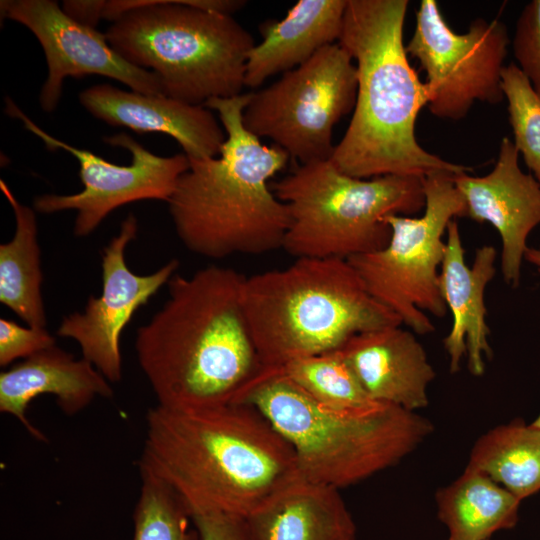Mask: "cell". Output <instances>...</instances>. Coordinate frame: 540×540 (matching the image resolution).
<instances>
[{
	"mask_svg": "<svg viewBox=\"0 0 540 540\" xmlns=\"http://www.w3.org/2000/svg\"><path fill=\"white\" fill-rule=\"evenodd\" d=\"M422 182L423 214L386 216L391 229L388 244L347 260L372 297L412 332L426 335L435 330L426 313L443 318L447 312L439 289L446 249L443 236L450 221L465 217L466 204L455 186L454 174L437 172Z\"/></svg>",
	"mask_w": 540,
	"mask_h": 540,
	"instance_id": "cell-9",
	"label": "cell"
},
{
	"mask_svg": "<svg viewBox=\"0 0 540 540\" xmlns=\"http://www.w3.org/2000/svg\"><path fill=\"white\" fill-rule=\"evenodd\" d=\"M139 469L164 481L191 516L247 518L303 479L288 442L245 403L151 408Z\"/></svg>",
	"mask_w": 540,
	"mask_h": 540,
	"instance_id": "cell-1",
	"label": "cell"
},
{
	"mask_svg": "<svg viewBox=\"0 0 540 540\" xmlns=\"http://www.w3.org/2000/svg\"><path fill=\"white\" fill-rule=\"evenodd\" d=\"M241 299L262 368L334 351L400 318L366 289L348 260L297 258L245 277Z\"/></svg>",
	"mask_w": 540,
	"mask_h": 540,
	"instance_id": "cell-6",
	"label": "cell"
},
{
	"mask_svg": "<svg viewBox=\"0 0 540 540\" xmlns=\"http://www.w3.org/2000/svg\"><path fill=\"white\" fill-rule=\"evenodd\" d=\"M347 0H299L279 21L262 26L263 40L248 55L245 86L256 88L338 43Z\"/></svg>",
	"mask_w": 540,
	"mask_h": 540,
	"instance_id": "cell-20",
	"label": "cell"
},
{
	"mask_svg": "<svg viewBox=\"0 0 540 540\" xmlns=\"http://www.w3.org/2000/svg\"><path fill=\"white\" fill-rule=\"evenodd\" d=\"M200 540H254L243 517L224 513L193 515Z\"/></svg>",
	"mask_w": 540,
	"mask_h": 540,
	"instance_id": "cell-30",
	"label": "cell"
},
{
	"mask_svg": "<svg viewBox=\"0 0 540 540\" xmlns=\"http://www.w3.org/2000/svg\"><path fill=\"white\" fill-rule=\"evenodd\" d=\"M465 204V217L490 223L501 238V271L505 282L516 287L528 248L527 238L540 224V183L519 166L512 140H501L497 161L485 176L468 172L454 175Z\"/></svg>",
	"mask_w": 540,
	"mask_h": 540,
	"instance_id": "cell-15",
	"label": "cell"
},
{
	"mask_svg": "<svg viewBox=\"0 0 540 540\" xmlns=\"http://www.w3.org/2000/svg\"><path fill=\"white\" fill-rule=\"evenodd\" d=\"M268 369L278 370L317 403L333 410L359 412L382 404L368 395L338 349Z\"/></svg>",
	"mask_w": 540,
	"mask_h": 540,
	"instance_id": "cell-25",
	"label": "cell"
},
{
	"mask_svg": "<svg viewBox=\"0 0 540 540\" xmlns=\"http://www.w3.org/2000/svg\"><path fill=\"white\" fill-rule=\"evenodd\" d=\"M0 189L13 209L14 237L0 245V302L30 327H46L43 274L35 210L20 203L3 179Z\"/></svg>",
	"mask_w": 540,
	"mask_h": 540,
	"instance_id": "cell-23",
	"label": "cell"
},
{
	"mask_svg": "<svg viewBox=\"0 0 540 540\" xmlns=\"http://www.w3.org/2000/svg\"><path fill=\"white\" fill-rule=\"evenodd\" d=\"M5 113L21 120L50 150L71 153L79 162L83 189L71 195L44 194L34 198L33 209L41 214L76 210L74 235L86 237L116 208L128 203L155 199L168 201L178 178L189 168L185 154L162 157L153 154L126 133L105 138L112 146L127 149L132 156L127 166L106 161L94 153L76 148L43 131L9 98Z\"/></svg>",
	"mask_w": 540,
	"mask_h": 540,
	"instance_id": "cell-12",
	"label": "cell"
},
{
	"mask_svg": "<svg viewBox=\"0 0 540 540\" xmlns=\"http://www.w3.org/2000/svg\"><path fill=\"white\" fill-rule=\"evenodd\" d=\"M338 350L373 400L412 412L428 405L436 373L414 332L386 326L356 334Z\"/></svg>",
	"mask_w": 540,
	"mask_h": 540,
	"instance_id": "cell-18",
	"label": "cell"
},
{
	"mask_svg": "<svg viewBox=\"0 0 540 540\" xmlns=\"http://www.w3.org/2000/svg\"><path fill=\"white\" fill-rule=\"evenodd\" d=\"M357 95L353 59L330 44L273 84L251 92L243 109L246 130L269 138L300 165L331 159L335 125L351 111Z\"/></svg>",
	"mask_w": 540,
	"mask_h": 540,
	"instance_id": "cell-10",
	"label": "cell"
},
{
	"mask_svg": "<svg viewBox=\"0 0 540 540\" xmlns=\"http://www.w3.org/2000/svg\"><path fill=\"white\" fill-rule=\"evenodd\" d=\"M1 18L28 28L43 48L48 75L40 91L41 108L56 109L64 79L100 75L127 85L131 91L164 95L157 76L126 61L106 35L71 18L56 1L2 0Z\"/></svg>",
	"mask_w": 540,
	"mask_h": 540,
	"instance_id": "cell-13",
	"label": "cell"
},
{
	"mask_svg": "<svg viewBox=\"0 0 540 540\" xmlns=\"http://www.w3.org/2000/svg\"><path fill=\"white\" fill-rule=\"evenodd\" d=\"M524 258L535 265L540 273V248H527Z\"/></svg>",
	"mask_w": 540,
	"mask_h": 540,
	"instance_id": "cell-31",
	"label": "cell"
},
{
	"mask_svg": "<svg viewBox=\"0 0 540 540\" xmlns=\"http://www.w3.org/2000/svg\"><path fill=\"white\" fill-rule=\"evenodd\" d=\"M512 48L516 65L540 95V0H532L521 11Z\"/></svg>",
	"mask_w": 540,
	"mask_h": 540,
	"instance_id": "cell-28",
	"label": "cell"
},
{
	"mask_svg": "<svg viewBox=\"0 0 540 540\" xmlns=\"http://www.w3.org/2000/svg\"><path fill=\"white\" fill-rule=\"evenodd\" d=\"M533 425L540 428V414L539 416L532 422Z\"/></svg>",
	"mask_w": 540,
	"mask_h": 540,
	"instance_id": "cell-32",
	"label": "cell"
},
{
	"mask_svg": "<svg viewBox=\"0 0 540 540\" xmlns=\"http://www.w3.org/2000/svg\"><path fill=\"white\" fill-rule=\"evenodd\" d=\"M51 394L67 416L88 407L98 397L111 398L110 382L86 359H76L56 345L0 373V411L15 417L35 439L45 435L28 419L35 398Z\"/></svg>",
	"mask_w": 540,
	"mask_h": 540,
	"instance_id": "cell-19",
	"label": "cell"
},
{
	"mask_svg": "<svg viewBox=\"0 0 540 540\" xmlns=\"http://www.w3.org/2000/svg\"><path fill=\"white\" fill-rule=\"evenodd\" d=\"M444 258L439 273V289L452 314V326L443 343L449 356L450 372L456 373L467 353L470 373H484V357L492 355L490 330L486 322L484 292L496 273L497 252L491 245L476 250L471 267L466 264L465 250L456 219L447 227Z\"/></svg>",
	"mask_w": 540,
	"mask_h": 540,
	"instance_id": "cell-17",
	"label": "cell"
},
{
	"mask_svg": "<svg viewBox=\"0 0 540 540\" xmlns=\"http://www.w3.org/2000/svg\"><path fill=\"white\" fill-rule=\"evenodd\" d=\"M408 5L407 0H347L338 43L355 60L357 95L330 161L351 177L423 179L472 170L428 152L417 141L416 120L429 98L403 42Z\"/></svg>",
	"mask_w": 540,
	"mask_h": 540,
	"instance_id": "cell-3",
	"label": "cell"
},
{
	"mask_svg": "<svg viewBox=\"0 0 540 540\" xmlns=\"http://www.w3.org/2000/svg\"><path fill=\"white\" fill-rule=\"evenodd\" d=\"M234 403L253 406L273 425L304 480L338 490L399 463L433 432L427 418L390 404L324 407L276 369H261Z\"/></svg>",
	"mask_w": 540,
	"mask_h": 540,
	"instance_id": "cell-5",
	"label": "cell"
},
{
	"mask_svg": "<svg viewBox=\"0 0 540 540\" xmlns=\"http://www.w3.org/2000/svg\"><path fill=\"white\" fill-rule=\"evenodd\" d=\"M100 18L112 21L110 46L129 63L153 72L163 94L192 105L233 98L245 86L252 35L232 16L192 0H109Z\"/></svg>",
	"mask_w": 540,
	"mask_h": 540,
	"instance_id": "cell-7",
	"label": "cell"
},
{
	"mask_svg": "<svg viewBox=\"0 0 540 540\" xmlns=\"http://www.w3.org/2000/svg\"><path fill=\"white\" fill-rule=\"evenodd\" d=\"M79 101L94 117L137 133L173 137L189 160L216 157L226 132L210 109L165 95H147L100 84L83 90Z\"/></svg>",
	"mask_w": 540,
	"mask_h": 540,
	"instance_id": "cell-16",
	"label": "cell"
},
{
	"mask_svg": "<svg viewBox=\"0 0 540 540\" xmlns=\"http://www.w3.org/2000/svg\"><path fill=\"white\" fill-rule=\"evenodd\" d=\"M501 87L508 103L514 146L540 183V95L515 62L504 67Z\"/></svg>",
	"mask_w": 540,
	"mask_h": 540,
	"instance_id": "cell-27",
	"label": "cell"
},
{
	"mask_svg": "<svg viewBox=\"0 0 540 540\" xmlns=\"http://www.w3.org/2000/svg\"><path fill=\"white\" fill-rule=\"evenodd\" d=\"M56 345L55 337L46 327H23L13 320L0 319V366L16 359H26Z\"/></svg>",
	"mask_w": 540,
	"mask_h": 540,
	"instance_id": "cell-29",
	"label": "cell"
},
{
	"mask_svg": "<svg viewBox=\"0 0 540 540\" xmlns=\"http://www.w3.org/2000/svg\"><path fill=\"white\" fill-rule=\"evenodd\" d=\"M137 218L129 214L118 235L102 251V293L90 296L83 312L63 317L57 335L73 339L89 361L110 383L122 378L120 336L134 313L168 283L179 267L172 259L148 275L133 273L126 264L125 250L135 239Z\"/></svg>",
	"mask_w": 540,
	"mask_h": 540,
	"instance_id": "cell-14",
	"label": "cell"
},
{
	"mask_svg": "<svg viewBox=\"0 0 540 540\" xmlns=\"http://www.w3.org/2000/svg\"><path fill=\"white\" fill-rule=\"evenodd\" d=\"M468 468L489 476L520 501L540 491V428L515 419L475 442Z\"/></svg>",
	"mask_w": 540,
	"mask_h": 540,
	"instance_id": "cell-24",
	"label": "cell"
},
{
	"mask_svg": "<svg viewBox=\"0 0 540 540\" xmlns=\"http://www.w3.org/2000/svg\"><path fill=\"white\" fill-rule=\"evenodd\" d=\"M140 494L133 512V540H200L177 494L151 472L139 469Z\"/></svg>",
	"mask_w": 540,
	"mask_h": 540,
	"instance_id": "cell-26",
	"label": "cell"
},
{
	"mask_svg": "<svg viewBox=\"0 0 540 540\" xmlns=\"http://www.w3.org/2000/svg\"><path fill=\"white\" fill-rule=\"evenodd\" d=\"M244 279L233 268L211 265L168 281V299L135 340L157 405L231 404L261 371L242 305Z\"/></svg>",
	"mask_w": 540,
	"mask_h": 540,
	"instance_id": "cell-2",
	"label": "cell"
},
{
	"mask_svg": "<svg viewBox=\"0 0 540 540\" xmlns=\"http://www.w3.org/2000/svg\"><path fill=\"white\" fill-rule=\"evenodd\" d=\"M508 45L507 27L499 19L477 18L467 32L456 33L435 0H422L405 49L426 72L430 113L457 121L477 101L500 103Z\"/></svg>",
	"mask_w": 540,
	"mask_h": 540,
	"instance_id": "cell-11",
	"label": "cell"
},
{
	"mask_svg": "<svg viewBox=\"0 0 540 540\" xmlns=\"http://www.w3.org/2000/svg\"><path fill=\"white\" fill-rule=\"evenodd\" d=\"M250 93L215 98L204 106L218 113L226 132L219 157L189 160L167 201L176 233L194 254L220 259L282 248L290 225L285 203L269 182L288 154L261 143L243 125Z\"/></svg>",
	"mask_w": 540,
	"mask_h": 540,
	"instance_id": "cell-4",
	"label": "cell"
},
{
	"mask_svg": "<svg viewBox=\"0 0 540 540\" xmlns=\"http://www.w3.org/2000/svg\"><path fill=\"white\" fill-rule=\"evenodd\" d=\"M254 540H355L339 490L304 479L245 518Z\"/></svg>",
	"mask_w": 540,
	"mask_h": 540,
	"instance_id": "cell-21",
	"label": "cell"
},
{
	"mask_svg": "<svg viewBox=\"0 0 540 540\" xmlns=\"http://www.w3.org/2000/svg\"><path fill=\"white\" fill-rule=\"evenodd\" d=\"M437 514L447 527V540H490L519 520L521 501L482 472L466 467L436 493Z\"/></svg>",
	"mask_w": 540,
	"mask_h": 540,
	"instance_id": "cell-22",
	"label": "cell"
},
{
	"mask_svg": "<svg viewBox=\"0 0 540 540\" xmlns=\"http://www.w3.org/2000/svg\"><path fill=\"white\" fill-rule=\"evenodd\" d=\"M272 190L290 214L282 248L296 259L347 260L377 251L391 237L386 216H413L425 208L421 178H355L330 160L300 165Z\"/></svg>",
	"mask_w": 540,
	"mask_h": 540,
	"instance_id": "cell-8",
	"label": "cell"
}]
</instances>
